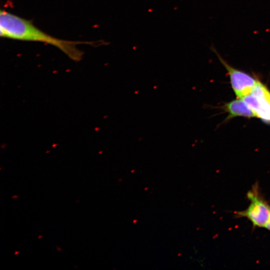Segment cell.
Returning a JSON list of instances; mask_svg holds the SVG:
<instances>
[{"label":"cell","instance_id":"6da1fadb","mask_svg":"<svg viewBox=\"0 0 270 270\" xmlns=\"http://www.w3.org/2000/svg\"><path fill=\"white\" fill-rule=\"evenodd\" d=\"M0 35L4 38L51 44L76 62L80 60L84 54L78 45L95 46L98 42L71 41L54 37L38 28L30 21L3 10L0 12Z\"/></svg>","mask_w":270,"mask_h":270},{"label":"cell","instance_id":"7a4b0ae2","mask_svg":"<svg viewBox=\"0 0 270 270\" xmlns=\"http://www.w3.org/2000/svg\"><path fill=\"white\" fill-rule=\"evenodd\" d=\"M210 49L226 69L230 77L232 88L237 98H242L250 94L258 80L230 66L222 58L214 46H210Z\"/></svg>","mask_w":270,"mask_h":270},{"label":"cell","instance_id":"3957f363","mask_svg":"<svg viewBox=\"0 0 270 270\" xmlns=\"http://www.w3.org/2000/svg\"><path fill=\"white\" fill-rule=\"evenodd\" d=\"M256 117L270 122V91L258 80L252 93L242 98Z\"/></svg>","mask_w":270,"mask_h":270},{"label":"cell","instance_id":"277c9868","mask_svg":"<svg viewBox=\"0 0 270 270\" xmlns=\"http://www.w3.org/2000/svg\"><path fill=\"white\" fill-rule=\"evenodd\" d=\"M248 207L238 214L248 218L254 226L265 227L270 218V206L261 198L256 190L248 192Z\"/></svg>","mask_w":270,"mask_h":270},{"label":"cell","instance_id":"5b68a950","mask_svg":"<svg viewBox=\"0 0 270 270\" xmlns=\"http://www.w3.org/2000/svg\"><path fill=\"white\" fill-rule=\"evenodd\" d=\"M224 109L228 114L227 119L236 116L256 117L254 112L242 98H238L226 104Z\"/></svg>","mask_w":270,"mask_h":270},{"label":"cell","instance_id":"8992f818","mask_svg":"<svg viewBox=\"0 0 270 270\" xmlns=\"http://www.w3.org/2000/svg\"><path fill=\"white\" fill-rule=\"evenodd\" d=\"M265 227L270 230V218Z\"/></svg>","mask_w":270,"mask_h":270},{"label":"cell","instance_id":"52a82bcc","mask_svg":"<svg viewBox=\"0 0 270 270\" xmlns=\"http://www.w3.org/2000/svg\"><path fill=\"white\" fill-rule=\"evenodd\" d=\"M18 252H16L15 254H18Z\"/></svg>","mask_w":270,"mask_h":270},{"label":"cell","instance_id":"ba28073f","mask_svg":"<svg viewBox=\"0 0 270 270\" xmlns=\"http://www.w3.org/2000/svg\"><path fill=\"white\" fill-rule=\"evenodd\" d=\"M17 197H18L17 196H13V198H17Z\"/></svg>","mask_w":270,"mask_h":270}]
</instances>
